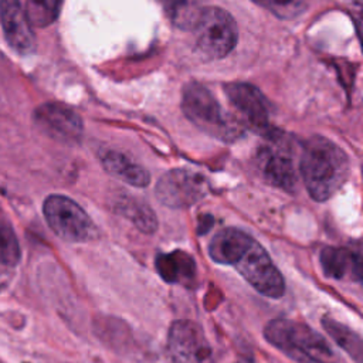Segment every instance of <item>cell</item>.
I'll return each instance as SVG.
<instances>
[{"label":"cell","mask_w":363,"mask_h":363,"mask_svg":"<svg viewBox=\"0 0 363 363\" xmlns=\"http://www.w3.org/2000/svg\"><path fill=\"white\" fill-rule=\"evenodd\" d=\"M213 261L234 267L241 277L259 294L279 298L285 291L281 272L268 252L252 237L238 228L218 231L208 244Z\"/></svg>","instance_id":"cell-1"},{"label":"cell","mask_w":363,"mask_h":363,"mask_svg":"<svg viewBox=\"0 0 363 363\" xmlns=\"http://www.w3.org/2000/svg\"><path fill=\"white\" fill-rule=\"evenodd\" d=\"M299 169L311 197L325 201L347 179L349 160L336 143L323 136H313L305 145Z\"/></svg>","instance_id":"cell-2"},{"label":"cell","mask_w":363,"mask_h":363,"mask_svg":"<svg viewBox=\"0 0 363 363\" xmlns=\"http://www.w3.org/2000/svg\"><path fill=\"white\" fill-rule=\"evenodd\" d=\"M265 339L298 363H340L326 339L302 322L279 318L264 329Z\"/></svg>","instance_id":"cell-3"},{"label":"cell","mask_w":363,"mask_h":363,"mask_svg":"<svg viewBox=\"0 0 363 363\" xmlns=\"http://www.w3.org/2000/svg\"><path fill=\"white\" fill-rule=\"evenodd\" d=\"M182 109L197 128L220 140L233 142L242 133L235 116L225 112L213 94L197 82L184 86Z\"/></svg>","instance_id":"cell-4"},{"label":"cell","mask_w":363,"mask_h":363,"mask_svg":"<svg viewBox=\"0 0 363 363\" xmlns=\"http://www.w3.org/2000/svg\"><path fill=\"white\" fill-rule=\"evenodd\" d=\"M193 31L197 48L210 60L225 57L235 47L238 38L234 18L218 7H203Z\"/></svg>","instance_id":"cell-5"},{"label":"cell","mask_w":363,"mask_h":363,"mask_svg":"<svg viewBox=\"0 0 363 363\" xmlns=\"http://www.w3.org/2000/svg\"><path fill=\"white\" fill-rule=\"evenodd\" d=\"M43 213L50 228L64 241L85 242L96 235L92 220L67 196H48L43 204Z\"/></svg>","instance_id":"cell-6"},{"label":"cell","mask_w":363,"mask_h":363,"mask_svg":"<svg viewBox=\"0 0 363 363\" xmlns=\"http://www.w3.org/2000/svg\"><path fill=\"white\" fill-rule=\"evenodd\" d=\"M172 363H213L211 347L200 325L189 319L174 320L167 335Z\"/></svg>","instance_id":"cell-7"},{"label":"cell","mask_w":363,"mask_h":363,"mask_svg":"<svg viewBox=\"0 0 363 363\" xmlns=\"http://www.w3.org/2000/svg\"><path fill=\"white\" fill-rule=\"evenodd\" d=\"M206 193V179L186 169H173L164 173L156 184L157 199L173 208L189 207L204 197Z\"/></svg>","instance_id":"cell-8"},{"label":"cell","mask_w":363,"mask_h":363,"mask_svg":"<svg viewBox=\"0 0 363 363\" xmlns=\"http://www.w3.org/2000/svg\"><path fill=\"white\" fill-rule=\"evenodd\" d=\"M224 91L241 126H247L257 133H269L268 108L262 94L254 85L235 82L225 85Z\"/></svg>","instance_id":"cell-9"},{"label":"cell","mask_w":363,"mask_h":363,"mask_svg":"<svg viewBox=\"0 0 363 363\" xmlns=\"http://www.w3.org/2000/svg\"><path fill=\"white\" fill-rule=\"evenodd\" d=\"M33 119L43 133L58 142L74 143L82 135L81 118L74 109L58 102H47L37 106Z\"/></svg>","instance_id":"cell-10"},{"label":"cell","mask_w":363,"mask_h":363,"mask_svg":"<svg viewBox=\"0 0 363 363\" xmlns=\"http://www.w3.org/2000/svg\"><path fill=\"white\" fill-rule=\"evenodd\" d=\"M268 136L271 138V133ZM257 164L268 183L288 191H292L296 186V172L286 142L271 139V142L261 146L257 153Z\"/></svg>","instance_id":"cell-11"},{"label":"cell","mask_w":363,"mask_h":363,"mask_svg":"<svg viewBox=\"0 0 363 363\" xmlns=\"http://www.w3.org/2000/svg\"><path fill=\"white\" fill-rule=\"evenodd\" d=\"M0 24L14 52L27 55L35 50V37L20 0H0Z\"/></svg>","instance_id":"cell-12"},{"label":"cell","mask_w":363,"mask_h":363,"mask_svg":"<svg viewBox=\"0 0 363 363\" xmlns=\"http://www.w3.org/2000/svg\"><path fill=\"white\" fill-rule=\"evenodd\" d=\"M320 264L325 274L333 279L362 281V258L349 248L326 247L320 252Z\"/></svg>","instance_id":"cell-13"},{"label":"cell","mask_w":363,"mask_h":363,"mask_svg":"<svg viewBox=\"0 0 363 363\" xmlns=\"http://www.w3.org/2000/svg\"><path fill=\"white\" fill-rule=\"evenodd\" d=\"M101 163L105 170L115 177L136 186L145 187L149 184L150 177L149 173L138 163H135L130 157L116 150H105L101 153Z\"/></svg>","instance_id":"cell-14"},{"label":"cell","mask_w":363,"mask_h":363,"mask_svg":"<svg viewBox=\"0 0 363 363\" xmlns=\"http://www.w3.org/2000/svg\"><path fill=\"white\" fill-rule=\"evenodd\" d=\"M156 265L160 275L169 282H191L196 271L194 259L183 251L159 255Z\"/></svg>","instance_id":"cell-15"},{"label":"cell","mask_w":363,"mask_h":363,"mask_svg":"<svg viewBox=\"0 0 363 363\" xmlns=\"http://www.w3.org/2000/svg\"><path fill=\"white\" fill-rule=\"evenodd\" d=\"M166 11L169 20L182 30H193L200 14V0H157Z\"/></svg>","instance_id":"cell-16"},{"label":"cell","mask_w":363,"mask_h":363,"mask_svg":"<svg viewBox=\"0 0 363 363\" xmlns=\"http://www.w3.org/2000/svg\"><path fill=\"white\" fill-rule=\"evenodd\" d=\"M322 323H323L326 332L333 337V340L342 349H345L354 359L356 363L363 362V345H362L360 336L356 332L343 326L342 323L336 322L332 318H325L322 320Z\"/></svg>","instance_id":"cell-17"},{"label":"cell","mask_w":363,"mask_h":363,"mask_svg":"<svg viewBox=\"0 0 363 363\" xmlns=\"http://www.w3.org/2000/svg\"><path fill=\"white\" fill-rule=\"evenodd\" d=\"M62 0H27L26 16L31 27L44 28L52 24L61 10Z\"/></svg>","instance_id":"cell-18"},{"label":"cell","mask_w":363,"mask_h":363,"mask_svg":"<svg viewBox=\"0 0 363 363\" xmlns=\"http://www.w3.org/2000/svg\"><path fill=\"white\" fill-rule=\"evenodd\" d=\"M21 250L14 233V228L0 208V264L6 267H16L20 261Z\"/></svg>","instance_id":"cell-19"},{"label":"cell","mask_w":363,"mask_h":363,"mask_svg":"<svg viewBox=\"0 0 363 363\" xmlns=\"http://www.w3.org/2000/svg\"><path fill=\"white\" fill-rule=\"evenodd\" d=\"M279 18L291 20L305 10V0H254Z\"/></svg>","instance_id":"cell-20"},{"label":"cell","mask_w":363,"mask_h":363,"mask_svg":"<svg viewBox=\"0 0 363 363\" xmlns=\"http://www.w3.org/2000/svg\"><path fill=\"white\" fill-rule=\"evenodd\" d=\"M123 214L129 217L136 224V227L140 228L143 233H153L156 230L157 223L153 211L149 207L139 204L138 201L125 204Z\"/></svg>","instance_id":"cell-21"}]
</instances>
